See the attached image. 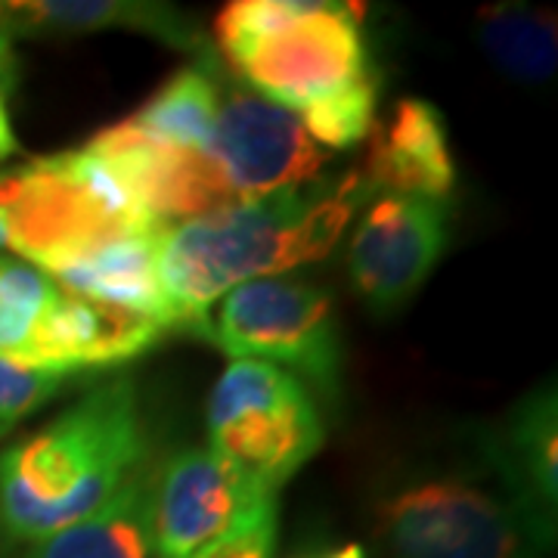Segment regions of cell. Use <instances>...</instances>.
I'll return each mask as SVG.
<instances>
[{"mask_svg":"<svg viewBox=\"0 0 558 558\" xmlns=\"http://www.w3.org/2000/svg\"><path fill=\"white\" fill-rule=\"evenodd\" d=\"M13 156H20V140H16L13 121L7 112V94L0 90V161L13 159Z\"/></svg>","mask_w":558,"mask_h":558,"instance_id":"cb8c5ba5","label":"cell"},{"mask_svg":"<svg viewBox=\"0 0 558 558\" xmlns=\"http://www.w3.org/2000/svg\"><path fill=\"white\" fill-rule=\"evenodd\" d=\"M57 295L60 286L44 270L13 255H0V354L22 363L40 317Z\"/></svg>","mask_w":558,"mask_h":558,"instance_id":"d6986e66","label":"cell"},{"mask_svg":"<svg viewBox=\"0 0 558 558\" xmlns=\"http://www.w3.org/2000/svg\"><path fill=\"white\" fill-rule=\"evenodd\" d=\"M484 465L527 519L556 537L558 403L556 385L543 381L478 435Z\"/></svg>","mask_w":558,"mask_h":558,"instance_id":"8fae6325","label":"cell"},{"mask_svg":"<svg viewBox=\"0 0 558 558\" xmlns=\"http://www.w3.org/2000/svg\"><path fill=\"white\" fill-rule=\"evenodd\" d=\"M0 25L13 38H78L94 32H137L190 53L196 62H215L199 22L171 3L156 0H3Z\"/></svg>","mask_w":558,"mask_h":558,"instance_id":"4fadbf2b","label":"cell"},{"mask_svg":"<svg viewBox=\"0 0 558 558\" xmlns=\"http://www.w3.org/2000/svg\"><path fill=\"white\" fill-rule=\"evenodd\" d=\"M149 469V435L134 379L87 388L69 410L0 453V521L35 546L100 512Z\"/></svg>","mask_w":558,"mask_h":558,"instance_id":"7a4b0ae2","label":"cell"},{"mask_svg":"<svg viewBox=\"0 0 558 558\" xmlns=\"http://www.w3.org/2000/svg\"><path fill=\"white\" fill-rule=\"evenodd\" d=\"M208 341L227 357L258 360L332 398L341 385V332L329 292L292 279H255L223 295Z\"/></svg>","mask_w":558,"mask_h":558,"instance_id":"52a82bcc","label":"cell"},{"mask_svg":"<svg viewBox=\"0 0 558 558\" xmlns=\"http://www.w3.org/2000/svg\"><path fill=\"white\" fill-rule=\"evenodd\" d=\"M233 205L317 180L332 156L289 109L252 90H227L211 143L202 149Z\"/></svg>","mask_w":558,"mask_h":558,"instance_id":"9c48e42d","label":"cell"},{"mask_svg":"<svg viewBox=\"0 0 558 558\" xmlns=\"http://www.w3.org/2000/svg\"><path fill=\"white\" fill-rule=\"evenodd\" d=\"M0 215L7 248L44 274L102 242L165 227L87 146L0 168Z\"/></svg>","mask_w":558,"mask_h":558,"instance_id":"3957f363","label":"cell"},{"mask_svg":"<svg viewBox=\"0 0 558 558\" xmlns=\"http://www.w3.org/2000/svg\"><path fill=\"white\" fill-rule=\"evenodd\" d=\"M274 543H277V512L240 524L236 531L202 546L190 558H274Z\"/></svg>","mask_w":558,"mask_h":558,"instance_id":"7402d4cb","label":"cell"},{"mask_svg":"<svg viewBox=\"0 0 558 558\" xmlns=\"http://www.w3.org/2000/svg\"><path fill=\"white\" fill-rule=\"evenodd\" d=\"M295 558H314V556H295Z\"/></svg>","mask_w":558,"mask_h":558,"instance_id":"83f0119b","label":"cell"},{"mask_svg":"<svg viewBox=\"0 0 558 558\" xmlns=\"http://www.w3.org/2000/svg\"><path fill=\"white\" fill-rule=\"evenodd\" d=\"M376 102H379V78H376V72H369V75L319 97L317 102L304 106L301 124L319 149L344 153V149L360 146L363 140H369L373 128L379 124Z\"/></svg>","mask_w":558,"mask_h":558,"instance_id":"ffe728a7","label":"cell"},{"mask_svg":"<svg viewBox=\"0 0 558 558\" xmlns=\"http://www.w3.org/2000/svg\"><path fill=\"white\" fill-rule=\"evenodd\" d=\"M360 3L289 0L267 35L223 53L252 94L279 109H304L373 72Z\"/></svg>","mask_w":558,"mask_h":558,"instance_id":"8992f818","label":"cell"},{"mask_svg":"<svg viewBox=\"0 0 558 558\" xmlns=\"http://www.w3.org/2000/svg\"><path fill=\"white\" fill-rule=\"evenodd\" d=\"M450 242L444 202L385 193L366 205L348 242V274L360 301L376 314L403 311L428 282Z\"/></svg>","mask_w":558,"mask_h":558,"instance_id":"30bf717a","label":"cell"},{"mask_svg":"<svg viewBox=\"0 0 558 558\" xmlns=\"http://www.w3.org/2000/svg\"><path fill=\"white\" fill-rule=\"evenodd\" d=\"M363 178L373 193L447 199L457 186V159L438 106L422 97L395 102L388 121L376 124L369 134Z\"/></svg>","mask_w":558,"mask_h":558,"instance_id":"5bb4252c","label":"cell"},{"mask_svg":"<svg viewBox=\"0 0 558 558\" xmlns=\"http://www.w3.org/2000/svg\"><path fill=\"white\" fill-rule=\"evenodd\" d=\"M381 558H543L556 537L521 512L497 481L425 475L376 506Z\"/></svg>","mask_w":558,"mask_h":558,"instance_id":"277c9868","label":"cell"},{"mask_svg":"<svg viewBox=\"0 0 558 558\" xmlns=\"http://www.w3.org/2000/svg\"><path fill=\"white\" fill-rule=\"evenodd\" d=\"M20 543H13V537L7 534L3 521H0V558H20Z\"/></svg>","mask_w":558,"mask_h":558,"instance_id":"484cf974","label":"cell"},{"mask_svg":"<svg viewBox=\"0 0 558 558\" xmlns=\"http://www.w3.org/2000/svg\"><path fill=\"white\" fill-rule=\"evenodd\" d=\"M20 84V57L13 47V35L0 25V90L10 94Z\"/></svg>","mask_w":558,"mask_h":558,"instance_id":"603a6c76","label":"cell"},{"mask_svg":"<svg viewBox=\"0 0 558 558\" xmlns=\"http://www.w3.org/2000/svg\"><path fill=\"white\" fill-rule=\"evenodd\" d=\"M220 102H223V90L218 81V60L190 62L178 69L124 121L140 137H146L156 146L202 153L215 134Z\"/></svg>","mask_w":558,"mask_h":558,"instance_id":"e0dca14e","label":"cell"},{"mask_svg":"<svg viewBox=\"0 0 558 558\" xmlns=\"http://www.w3.org/2000/svg\"><path fill=\"white\" fill-rule=\"evenodd\" d=\"M0 248H7V223H3V215H0Z\"/></svg>","mask_w":558,"mask_h":558,"instance_id":"4316f807","label":"cell"},{"mask_svg":"<svg viewBox=\"0 0 558 558\" xmlns=\"http://www.w3.org/2000/svg\"><path fill=\"white\" fill-rule=\"evenodd\" d=\"M319 558H369V556H366V549H363L360 543H344V546L332 549V553H323Z\"/></svg>","mask_w":558,"mask_h":558,"instance_id":"d4e9b609","label":"cell"},{"mask_svg":"<svg viewBox=\"0 0 558 558\" xmlns=\"http://www.w3.org/2000/svg\"><path fill=\"white\" fill-rule=\"evenodd\" d=\"M277 512V494L242 475L211 447H186L153 475L156 558H190L240 524Z\"/></svg>","mask_w":558,"mask_h":558,"instance_id":"ba28073f","label":"cell"},{"mask_svg":"<svg viewBox=\"0 0 558 558\" xmlns=\"http://www.w3.org/2000/svg\"><path fill=\"white\" fill-rule=\"evenodd\" d=\"M161 233L165 227L102 242L87 255L50 270L47 277L69 295L100 301L109 307L153 319L165 332H171L178 329V314L161 286Z\"/></svg>","mask_w":558,"mask_h":558,"instance_id":"9a60e30c","label":"cell"},{"mask_svg":"<svg viewBox=\"0 0 558 558\" xmlns=\"http://www.w3.org/2000/svg\"><path fill=\"white\" fill-rule=\"evenodd\" d=\"M323 416L314 391L292 373L233 360L208 398V447L242 475L279 494V487L317 457Z\"/></svg>","mask_w":558,"mask_h":558,"instance_id":"5b68a950","label":"cell"},{"mask_svg":"<svg viewBox=\"0 0 558 558\" xmlns=\"http://www.w3.org/2000/svg\"><path fill=\"white\" fill-rule=\"evenodd\" d=\"M161 336L165 329L153 319L60 289L57 301L40 317L22 363L78 379L90 369H112L149 354Z\"/></svg>","mask_w":558,"mask_h":558,"instance_id":"7c38bea8","label":"cell"},{"mask_svg":"<svg viewBox=\"0 0 558 558\" xmlns=\"http://www.w3.org/2000/svg\"><path fill=\"white\" fill-rule=\"evenodd\" d=\"M478 40L509 78L543 84L556 75V13L527 3H494L478 13Z\"/></svg>","mask_w":558,"mask_h":558,"instance_id":"ac0fdd59","label":"cell"},{"mask_svg":"<svg viewBox=\"0 0 558 558\" xmlns=\"http://www.w3.org/2000/svg\"><path fill=\"white\" fill-rule=\"evenodd\" d=\"M153 475V465L143 469L100 512L35 543L25 558H156Z\"/></svg>","mask_w":558,"mask_h":558,"instance_id":"2e32d148","label":"cell"},{"mask_svg":"<svg viewBox=\"0 0 558 558\" xmlns=\"http://www.w3.org/2000/svg\"><path fill=\"white\" fill-rule=\"evenodd\" d=\"M369 196L363 171H344L165 227L159 274L178 332L208 339L215 301L326 258Z\"/></svg>","mask_w":558,"mask_h":558,"instance_id":"6da1fadb","label":"cell"},{"mask_svg":"<svg viewBox=\"0 0 558 558\" xmlns=\"http://www.w3.org/2000/svg\"><path fill=\"white\" fill-rule=\"evenodd\" d=\"M72 376L38 369L0 354V438L10 435L22 418L32 416L47 400H53Z\"/></svg>","mask_w":558,"mask_h":558,"instance_id":"44dd1931","label":"cell"}]
</instances>
